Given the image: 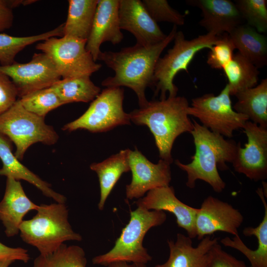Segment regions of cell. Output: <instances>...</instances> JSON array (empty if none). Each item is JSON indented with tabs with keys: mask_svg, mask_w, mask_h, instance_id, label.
I'll return each mask as SVG.
<instances>
[{
	"mask_svg": "<svg viewBox=\"0 0 267 267\" xmlns=\"http://www.w3.org/2000/svg\"><path fill=\"white\" fill-rule=\"evenodd\" d=\"M177 26L162 41L148 46L135 44L119 51L100 53L98 59L115 72L105 79L101 85L106 88L127 87L133 90L138 98L139 107L148 102L145 96L147 87H154L153 76L156 63L164 49L174 40Z\"/></svg>",
	"mask_w": 267,
	"mask_h": 267,
	"instance_id": "1",
	"label": "cell"
},
{
	"mask_svg": "<svg viewBox=\"0 0 267 267\" xmlns=\"http://www.w3.org/2000/svg\"><path fill=\"white\" fill-rule=\"evenodd\" d=\"M191 132L195 147L192 161L183 164L178 160L175 163L187 175L186 186L194 188L197 180L208 183L217 193L222 192L226 184L218 172L228 169L227 163L233 161L240 143L226 139L224 136L214 133L193 120Z\"/></svg>",
	"mask_w": 267,
	"mask_h": 267,
	"instance_id": "2",
	"label": "cell"
},
{
	"mask_svg": "<svg viewBox=\"0 0 267 267\" xmlns=\"http://www.w3.org/2000/svg\"><path fill=\"white\" fill-rule=\"evenodd\" d=\"M189 105L184 96H168L148 101L129 113L131 121L149 129L160 159L170 164L173 162L171 152L176 139L184 133H191L193 130V123L187 113Z\"/></svg>",
	"mask_w": 267,
	"mask_h": 267,
	"instance_id": "3",
	"label": "cell"
},
{
	"mask_svg": "<svg viewBox=\"0 0 267 267\" xmlns=\"http://www.w3.org/2000/svg\"><path fill=\"white\" fill-rule=\"evenodd\" d=\"M31 219L23 221L20 228L21 238L36 248L41 255L50 254L65 241L82 240L68 221V209L65 203L42 204Z\"/></svg>",
	"mask_w": 267,
	"mask_h": 267,
	"instance_id": "4",
	"label": "cell"
},
{
	"mask_svg": "<svg viewBox=\"0 0 267 267\" xmlns=\"http://www.w3.org/2000/svg\"><path fill=\"white\" fill-rule=\"evenodd\" d=\"M166 219L164 211L137 207L131 212L130 220L114 246L109 252L93 257V264L106 267L119 262L146 264L152 260V257L143 246V238L150 228L162 225Z\"/></svg>",
	"mask_w": 267,
	"mask_h": 267,
	"instance_id": "5",
	"label": "cell"
},
{
	"mask_svg": "<svg viewBox=\"0 0 267 267\" xmlns=\"http://www.w3.org/2000/svg\"><path fill=\"white\" fill-rule=\"evenodd\" d=\"M219 36L207 33L191 40L185 39L182 31H177L175 36L174 45L167 53L158 59L153 76L154 93H160V99L177 95L178 88L174 83L176 75L180 71L187 72V67L196 54L205 48H211Z\"/></svg>",
	"mask_w": 267,
	"mask_h": 267,
	"instance_id": "6",
	"label": "cell"
},
{
	"mask_svg": "<svg viewBox=\"0 0 267 267\" xmlns=\"http://www.w3.org/2000/svg\"><path fill=\"white\" fill-rule=\"evenodd\" d=\"M0 134L14 143V155L18 160L23 159L33 144L41 142L51 145L59 138L53 128L45 124L44 118L26 110L19 99L0 115Z\"/></svg>",
	"mask_w": 267,
	"mask_h": 267,
	"instance_id": "7",
	"label": "cell"
},
{
	"mask_svg": "<svg viewBox=\"0 0 267 267\" xmlns=\"http://www.w3.org/2000/svg\"><path fill=\"white\" fill-rule=\"evenodd\" d=\"M86 43L70 36L53 37L38 44L36 48L49 57L62 79L90 77L102 66L94 60Z\"/></svg>",
	"mask_w": 267,
	"mask_h": 267,
	"instance_id": "8",
	"label": "cell"
},
{
	"mask_svg": "<svg viewBox=\"0 0 267 267\" xmlns=\"http://www.w3.org/2000/svg\"><path fill=\"white\" fill-rule=\"evenodd\" d=\"M124 97V90L121 87L105 88L82 116L65 125L62 130L72 132L81 129L101 133L131 124L129 114L123 109Z\"/></svg>",
	"mask_w": 267,
	"mask_h": 267,
	"instance_id": "9",
	"label": "cell"
},
{
	"mask_svg": "<svg viewBox=\"0 0 267 267\" xmlns=\"http://www.w3.org/2000/svg\"><path fill=\"white\" fill-rule=\"evenodd\" d=\"M187 113L197 118L203 127L227 137H231L235 131L243 129L249 120L233 109L227 84L218 95L208 93L193 98Z\"/></svg>",
	"mask_w": 267,
	"mask_h": 267,
	"instance_id": "10",
	"label": "cell"
},
{
	"mask_svg": "<svg viewBox=\"0 0 267 267\" xmlns=\"http://www.w3.org/2000/svg\"><path fill=\"white\" fill-rule=\"evenodd\" d=\"M0 73L11 79L20 98L35 91L50 87L61 78L50 59L43 52L35 53L26 63L15 61L9 65H0Z\"/></svg>",
	"mask_w": 267,
	"mask_h": 267,
	"instance_id": "11",
	"label": "cell"
},
{
	"mask_svg": "<svg viewBox=\"0 0 267 267\" xmlns=\"http://www.w3.org/2000/svg\"><path fill=\"white\" fill-rule=\"evenodd\" d=\"M247 142L239 144L232 162L234 170L255 181L267 178V128L248 120L243 128Z\"/></svg>",
	"mask_w": 267,
	"mask_h": 267,
	"instance_id": "12",
	"label": "cell"
},
{
	"mask_svg": "<svg viewBox=\"0 0 267 267\" xmlns=\"http://www.w3.org/2000/svg\"><path fill=\"white\" fill-rule=\"evenodd\" d=\"M129 164L132 179L126 186L128 199H139L151 190L170 185L171 164L168 162L160 159L153 163L136 148L130 151Z\"/></svg>",
	"mask_w": 267,
	"mask_h": 267,
	"instance_id": "13",
	"label": "cell"
},
{
	"mask_svg": "<svg viewBox=\"0 0 267 267\" xmlns=\"http://www.w3.org/2000/svg\"><path fill=\"white\" fill-rule=\"evenodd\" d=\"M241 213L231 204L212 196L203 201L197 213L196 237L201 240L217 231L238 235V228L243 222Z\"/></svg>",
	"mask_w": 267,
	"mask_h": 267,
	"instance_id": "14",
	"label": "cell"
},
{
	"mask_svg": "<svg viewBox=\"0 0 267 267\" xmlns=\"http://www.w3.org/2000/svg\"><path fill=\"white\" fill-rule=\"evenodd\" d=\"M119 18L121 29L132 34L137 44L153 45L167 37L140 0H119Z\"/></svg>",
	"mask_w": 267,
	"mask_h": 267,
	"instance_id": "15",
	"label": "cell"
},
{
	"mask_svg": "<svg viewBox=\"0 0 267 267\" xmlns=\"http://www.w3.org/2000/svg\"><path fill=\"white\" fill-rule=\"evenodd\" d=\"M136 204L138 207L148 210L168 211L173 214L178 226L185 230L190 238L196 237L195 220L198 209L179 200L173 186L168 185L151 190L145 196L139 198Z\"/></svg>",
	"mask_w": 267,
	"mask_h": 267,
	"instance_id": "16",
	"label": "cell"
},
{
	"mask_svg": "<svg viewBox=\"0 0 267 267\" xmlns=\"http://www.w3.org/2000/svg\"><path fill=\"white\" fill-rule=\"evenodd\" d=\"M119 0H98L86 48L95 61L101 52L104 42L116 44L122 41L119 18Z\"/></svg>",
	"mask_w": 267,
	"mask_h": 267,
	"instance_id": "17",
	"label": "cell"
},
{
	"mask_svg": "<svg viewBox=\"0 0 267 267\" xmlns=\"http://www.w3.org/2000/svg\"><path fill=\"white\" fill-rule=\"evenodd\" d=\"M186 3L199 8L202 14L199 25L209 33L220 36L230 34L243 24L242 18L234 2L230 0H188Z\"/></svg>",
	"mask_w": 267,
	"mask_h": 267,
	"instance_id": "18",
	"label": "cell"
},
{
	"mask_svg": "<svg viewBox=\"0 0 267 267\" xmlns=\"http://www.w3.org/2000/svg\"><path fill=\"white\" fill-rule=\"evenodd\" d=\"M218 239L206 236L196 247H193L191 238L178 233L175 241H167L170 251L167 261L155 267H208L211 250Z\"/></svg>",
	"mask_w": 267,
	"mask_h": 267,
	"instance_id": "19",
	"label": "cell"
},
{
	"mask_svg": "<svg viewBox=\"0 0 267 267\" xmlns=\"http://www.w3.org/2000/svg\"><path fill=\"white\" fill-rule=\"evenodd\" d=\"M38 208L26 195L19 180L7 178L4 194L0 202V221L7 237L18 234L24 216Z\"/></svg>",
	"mask_w": 267,
	"mask_h": 267,
	"instance_id": "20",
	"label": "cell"
},
{
	"mask_svg": "<svg viewBox=\"0 0 267 267\" xmlns=\"http://www.w3.org/2000/svg\"><path fill=\"white\" fill-rule=\"evenodd\" d=\"M0 159L2 164L0 169V176L17 180H26L38 188L44 196L52 198L57 203H65V196L54 191L49 183L42 179L19 161L12 152L10 140L1 134Z\"/></svg>",
	"mask_w": 267,
	"mask_h": 267,
	"instance_id": "21",
	"label": "cell"
},
{
	"mask_svg": "<svg viewBox=\"0 0 267 267\" xmlns=\"http://www.w3.org/2000/svg\"><path fill=\"white\" fill-rule=\"evenodd\" d=\"M131 150H121L104 161L90 164V169L98 178L100 196L98 204L99 210L104 208L106 201L121 176L130 171L129 155Z\"/></svg>",
	"mask_w": 267,
	"mask_h": 267,
	"instance_id": "22",
	"label": "cell"
},
{
	"mask_svg": "<svg viewBox=\"0 0 267 267\" xmlns=\"http://www.w3.org/2000/svg\"><path fill=\"white\" fill-rule=\"evenodd\" d=\"M229 35L238 52L258 68L267 65V39L264 35L246 24H243Z\"/></svg>",
	"mask_w": 267,
	"mask_h": 267,
	"instance_id": "23",
	"label": "cell"
},
{
	"mask_svg": "<svg viewBox=\"0 0 267 267\" xmlns=\"http://www.w3.org/2000/svg\"><path fill=\"white\" fill-rule=\"evenodd\" d=\"M235 96L237 101L233 106L234 110L246 116L253 123L267 128V79Z\"/></svg>",
	"mask_w": 267,
	"mask_h": 267,
	"instance_id": "24",
	"label": "cell"
},
{
	"mask_svg": "<svg viewBox=\"0 0 267 267\" xmlns=\"http://www.w3.org/2000/svg\"><path fill=\"white\" fill-rule=\"evenodd\" d=\"M98 1V0H68L67 18L63 24V36L87 41Z\"/></svg>",
	"mask_w": 267,
	"mask_h": 267,
	"instance_id": "25",
	"label": "cell"
},
{
	"mask_svg": "<svg viewBox=\"0 0 267 267\" xmlns=\"http://www.w3.org/2000/svg\"><path fill=\"white\" fill-rule=\"evenodd\" d=\"M226 76L229 93H237L256 86L259 81L258 68L238 52L222 69Z\"/></svg>",
	"mask_w": 267,
	"mask_h": 267,
	"instance_id": "26",
	"label": "cell"
},
{
	"mask_svg": "<svg viewBox=\"0 0 267 267\" xmlns=\"http://www.w3.org/2000/svg\"><path fill=\"white\" fill-rule=\"evenodd\" d=\"M50 87L64 104L92 101L101 91L100 88L91 81L90 77L62 79Z\"/></svg>",
	"mask_w": 267,
	"mask_h": 267,
	"instance_id": "27",
	"label": "cell"
},
{
	"mask_svg": "<svg viewBox=\"0 0 267 267\" xmlns=\"http://www.w3.org/2000/svg\"><path fill=\"white\" fill-rule=\"evenodd\" d=\"M63 36V24L56 28L42 33L27 37H14L0 33V63L9 65L15 62L16 55L26 46L53 37Z\"/></svg>",
	"mask_w": 267,
	"mask_h": 267,
	"instance_id": "28",
	"label": "cell"
},
{
	"mask_svg": "<svg viewBox=\"0 0 267 267\" xmlns=\"http://www.w3.org/2000/svg\"><path fill=\"white\" fill-rule=\"evenodd\" d=\"M87 260L82 248L64 243L54 252L38 256L33 267H86Z\"/></svg>",
	"mask_w": 267,
	"mask_h": 267,
	"instance_id": "29",
	"label": "cell"
},
{
	"mask_svg": "<svg viewBox=\"0 0 267 267\" xmlns=\"http://www.w3.org/2000/svg\"><path fill=\"white\" fill-rule=\"evenodd\" d=\"M19 100L26 110L43 118L49 111L64 105L51 87L35 91Z\"/></svg>",
	"mask_w": 267,
	"mask_h": 267,
	"instance_id": "30",
	"label": "cell"
},
{
	"mask_svg": "<svg viewBox=\"0 0 267 267\" xmlns=\"http://www.w3.org/2000/svg\"><path fill=\"white\" fill-rule=\"evenodd\" d=\"M236 6L243 21L257 32L267 31V0H236Z\"/></svg>",
	"mask_w": 267,
	"mask_h": 267,
	"instance_id": "31",
	"label": "cell"
},
{
	"mask_svg": "<svg viewBox=\"0 0 267 267\" xmlns=\"http://www.w3.org/2000/svg\"><path fill=\"white\" fill-rule=\"evenodd\" d=\"M207 63L213 69H223L232 59L235 49L234 44L227 33L220 36L216 43L210 49Z\"/></svg>",
	"mask_w": 267,
	"mask_h": 267,
	"instance_id": "32",
	"label": "cell"
},
{
	"mask_svg": "<svg viewBox=\"0 0 267 267\" xmlns=\"http://www.w3.org/2000/svg\"><path fill=\"white\" fill-rule=\"evenodd\" d=\"M147 10L157 23L166 22L176 26H182L185 22L186 14L173 9L166 0H143Z\"/></svg>",
	"mask_w": 267,
	"mask_h": 267,
	"instance_id": "33",
	"label": "cell"
},
{
	"mask_svg": "<svg viewBox=\"0 0 267 267\" xmlns=\"http://www.w3.org/2000/svg\"><path fill=\"white\" fill-rule=\"evenodd\" d=\"M221 243L224 246L235 249L243 254L250 262L252 267H267V250L259 248L253 250L243 242L239 235L232 239L225 237Z\"/></svg>",
	"mask_w": 267,
	"mask_h": 267,
	"instance_id": "34",
	"label": "cell"
},
{
	"mask_svg": "<svg viewBox=\"0 0 267 267\" xmlns=\"http://www.w3.org/2000/svg\"><path fill=\"white\" fill-rule=\"evenodd\" d=\"M208 267H248L245 263L222 250L218 242L215 244L211 253Z\"/></svg>",
	"mask_w": 267,
	"mask_h": 267,
	"instance_id": "35",
	"label": "cell"
},
{
	"mask_svg": "<svg viewBox=\"0 0 267 267\" xmlns=\"http://www.w3.org/2000/svg\"><path fill=\"white\" fill-rule=\"evenodd\" d=\"M17 97L13 83L6 75L0 73V115L15 103Z\"/></svg>",
	"mask_w": 267,
	"mask_h": 267,
	"instance_id": "36",
	"label": "cell"
},
{
	"mask_svg": "<svg viewBox=\"0 0 267 267\" xmlns=\"http://www.w3.org/2000/svg\"><path fill=\"white\" fill-rule=\"evenodd\" d=\"M30 259L27 250L21 247H10L0 242V261H20L26 263Z\"/></svg>",
	"mask_w": 267,
	"mask_h": 267,
	"instance_id": "37",
	"label": "cell"
},
{
	"mask_svg": "<svg viewBox=\"0 0 267 267\" xmlns=\"http://www.w3.org/2000/svg\"><path fill=\"white\" fill-rule=\"evenodd\" d=\"M7 0H0V32L10 28L13 21V14Z\"/></svg>",
	"mask_w": 267,
	"mask_h": 267,
	"instance_id": "38",
	"label": "cell"
},
{
	"mask_svg": "<svg viewBox=\"0 0 267 267\" xmlns=\"http://www.w3.org/2000/svg\"><path fill=\"white\" fill-rule=\"evenodd\" d=\"M106 267H147V266L145 264L132 263L129 265L127 262H119L110 264Z\"/></svg>",
	"mask_w": 267,
	"mask_h": 267,
	"instance_id": "39",
	"label": "cell"
},
{
	"mask_svg": "<svg viewBox=\"0 0 267 267\" xmlns=\"http://www.w3.org/2000/svg\"><path fill=\"white\" fill-rule=\"evenodd\" d=\"M14 262L12 260L0 261V267H9Z\"/></svg>",
	"mask_w": 267,
	"mask_h": 267,
	"instance_id": "40",
	"label": "cell"
}]
</instances>
